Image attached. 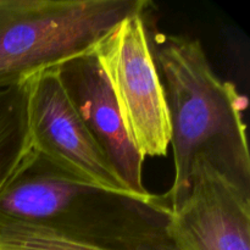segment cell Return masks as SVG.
<instances>
[{
    "label": "cell",
    "instance_id": "cell-1",
    "mask_svg": "<svg viewBox=\"0 0 250 250\" xmlns=\"http://www.w3.org/2000/svg\"><path fill=\"white\" fill-rule=\"evenodd\" d=\"M151 46L170 114L175 165L170 189L158 197L161 207L168 211L182 202L198 159L250 190L246 98L215 73L198 39L159 33Z\"/></svg>",
    "mask_w": 250,
    "mask_h": 250
},
{
    "label": "cell",
    "instance_id": "cell-2",
    "mask_svg": "<svg viewBox=\"0 0 250 250\" xmlns=\"http://www.w3.org/2000/svg\"><path fill=\"white\" fill-rule=\"evenodd\" d=\"M144 0H0V90L93 53Z\"/></svg>",
    "mask_w": 250,
    "mask_h": 250
},
{
    "label": "cell",
    "instance_id": "cell-3",
    "mask_svg": "<svg viewBox=\"0 0 250 250\" xmlns=\"http://www.w3.org/2000/svg\"><path fill=\"white\" fill-rule=\"evenodd\" d=\"M19 88L24 146L81 185L141 203L120 177L81 116L63 82L61 66L32 73Z\"/></svg>",
    "mask_w": 250,
    "mask_h": 250
},
{
    "label": "cell",
    "instance_id": "cell-4",
    "mask_svg": "<svg viewBox=\"0 0 250 250\" xmlns=\"http://www.w3.org/2000/svg\"><path fill=\"white\" fill-rule=\"evenodd\" d=\"M144 11L115 24L95 44L93 55L111 89L129 141L146 159L166 156L171 122Z\"/></svg>",
    "mask_w": 250,
    "mask_h": 250
},
{
    "label": "cell",
    "instance_id": "cell-5",
    "mask_svg": "<svg viewBox=\"0 0 250 250\" xmlns=\"http://www.w3.org/2000/svg\"><path fill=\"white\" fill-rule=\"evenodd\" d=\"M97 192L48 222L0 220V250H178L165 229V210L131 202L114 211L93 209Z\"/></svg>",
    "mask_w": 250,
    "mask_h": 250
},
{
    "label": "cell",
    "instance_id": "cell-6",
    "mask_svg": "<svg viewBox=\"0 0 250 250\" xmlns=\"http://www.w3.org/2000/svg\"><path fill=\"white\" fill-rule=\"evenodd\" d=\"M249 195L209 160L198 159L188 193L166 211V233L178 250H250Z\"/></svg>",
    "mask_w": 250,
    "mask_h": 250
},
{
    "label": "cell",
    "instance_id": "cell-7",
    "mask_svg": "<svg viewBox=\"0 0 250 250\" xmlns=\"http://www.w3.org/2000/svg\"><path fill=\"white\" fill-rule=\"evenodd\" d=\"M63 82L89 131L127 187L146 205L155 204L143 185L142 158L129 141L114 95L93 53L61 66Z\"/></svg>",
    "mask_w": 250,
    "mask_h": 250
},
{
    "label": "cell",
    "instance_id": "cell-8",
    "mask_svg": "<svg viewBox=\"0 0 250 250\" xmlns=\"http://www.w3.org/2000/svg\"><path fill=\"white\" fill-rule=\"evenodd\" d=\"M97 189L66 177L21 143L0 181V220L41 224L63 216Z\"/></svg>",
    "mask_w": 250,
    "mask_h": 250
},
{
    "label": "cell",
    "instance_id": "cell-9",
    "mask_svg": "<svg viewBox=\"0 0 250 250\" xmlns=\"http://www.w3.org/2000/svg\"><path fill=\"white\" fill-rule=\"evenodd\" d=\"M22 136L23 112L20 88L0 90V181L19 153Z\"/></svg>",
    "mask_w": 250,
    "mask_h": 250
}]
</instances>
